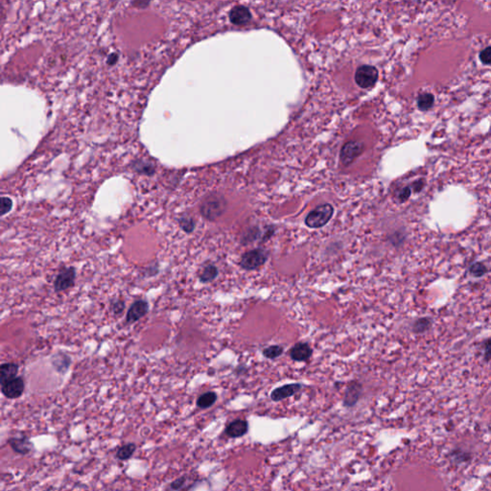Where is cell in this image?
Masks as SVG:
<instances>
[{
  "instance_id": "1",
  "label": "cell",
  "mask_w": 491,
  "mask_h": 491,
  "mask_svg": "<svg viewBox=\"0 0 491 491\" xmlns=\"http://www.w3.org/2000/svg\"><path fill=\"white\" fill-rule=\"evenodd\" d=\"M226 201L223 197L212 194L206 197L200 207L201 214L206 220L214 221L225 212Z\"/></svg>"
},
{
  "instance_id": "2",
  "label": "cell",
  "mask_w": 491,
  "mask_h": 491,
  "mask_svg": "<svg viewBox=\"0 0 491 491\" xmlns=\"http://www.w3.org/2000/svg\"><path fill=\"white\" fill-rule=\"evenodd\" d=\"M334 213V208L329 203H324L312 210L305 219V225L310 228H320L324 227Z\"/></svg>"
},
{
  "instance_id": "3",
  "label": "cell",
  "mask_w": 491,
  "mask_h": 491,
  "mask_svg": "<svg viewBox=\"0 0 491 491\" xmlns=\"http://www.w3.org/2000/svg\"><path fill=\"white\" fill-rule=\"evenodd\" d=\"M268 253L263 249H254L242 255L240 265L246 271H254L265 264Z\"/></svg>"
},
{
  "instance_id": "4",
  "label": "cell",
  "mask_w": 491,
  "mask_h": 491,
  "mask_svg": "<svg viewBox=\"0 0 491 491\" xmlns=\"http://www.w3.org/2000/svg\"><path fill=\"white\" fill-rule=\"evenodd\" d=\"M378 80V70L373 66H362L356 70L355 82L362 88H370Z\"/></svg>"
},
{
  "instance_id": "5",
  "label": "cell",
  "mask_w": 491,
  "mask_h": 491,
  "mask_svg": "<svg viewBox=\"0 0 491 491\" xmlns=\"http://www.w3.org/2000/svg\"><path fill=\"white\" fill-rule=\"evenodd\" d=\"M76 279V271L73 267L64 268L56 276L54 288L56 292H63L74 286Z\"/></svg>"
},
{
  "instance_id": "6",
  "label": "cell",
  "mask_w": 491,
  "mask_h": 491,
  "mask_svg": "<svg viewBox=\"0 0 491 491\" xmlns=\"http://www.w3.org/2000/svg\"><path fill=\"white\" fill-rule=\"evenodd\" d=\"M25 389V383L22 377L16 378L1 385V391L3 395L9 399H16L22 395Z\"/></svg>"
},
{
  "instance_id": "7",
  "label": "cell",
  "mask_w": 491,
  "mask_h": 491,
  "mask_svg": "<svg viewBox=\"0 0 491 491\" xmlns=\"http://www.w3.org/2000/svg\"><path fill=\"white\" fill-rule=\"evenodd\" d=\"M149 311V303L145 300H138L136 301L132 306L130 307L127 317H126V322L127 323H135L139 321L141 318H143Z\"/></svg>"
},
{
  "instance_id": "8",
  "label": "cell",
  "mask_w": 491,
  "mask_h": 491,
  "mask_svg": "<svg viewBox=\"0 0 491 491\" xmlns=\"http://www.w3.org/2000/svg\"><path fill=\"white\" fill-rule=\"evenodd\" d=\"M363 145L356 141H349L345 143L340 151V159L343 164L351 163L358 155L363 152Z\"/></svg>"
},
{
  "instance_id": "9",
  "label": "cell",
  "mask_w": 491,
  "mask_h": 491,
  "mask_svg": "<svg viewBox=\"0 0 491 491\" xmlns=\"http://www.w3.org/2000/svg\"><path fill=\"white\" fill-rule=\"evenodd\" d=\"M229 19L235 25H244L252 19V14L247 7L236 6L230 11Z\"/></svg>"
},
{
  "instance_id": "10",
  "label": "cell",
  "mask_w": 491,
  "mask_h": 491,
  "mask_svg": "<svg viewBox=\"0 0 491 491\" xmlns=\"http://www.w3.org/2000/svg\"><path fill=\"white\" fill-rule=\"evenodd\" d=\"M301 389H302L301 384L284 385L282 387H279V388L272 390V392L271 393V398L273 401H280V400H283L287 397L293 396Z\"/></svg>"
},
{
  "instance_id": "11",
  "label": "cell",
  "mask_w": 491,
  "mask_h": 491,
  "mask_svg": "<svg viewBox=\"0 0 491 491\" xmlns=\"http://www.w3.org/2000/svg\"><path fill=\"white\" fill-rule=\"evenodd\" d=\"M311 355H312L311 347L307 343H303V342L297 343L290 350L291 358L297 362L307 361L311 357Z\"/></svg>"
},
{
  "instance_id": "12",
  "label": "cell",
  "mask_w": 491,
  "mask_h": 491,
  "mask_svg": "<svg viewBox=\"0 0 491 491\" xmlns=\"http://www.w3.org/2000/svg\"><path fill=\"white\" fill-rule=\"evenodd\" d=\"M19 367L15 363H4L0 367V383H4L17 377Z\"/></svg>"
},
{
  "instance_id": "13",
  "label": "cell",
  "mask_w": 491,
  "mask_h": 491,
  "mask_svg": "<svg viewBox=\"0 0 491 491\" xmlns=\"http://www.w3.org/2000/svg\"><path fill=\"white\" fill-rule=\"evenodd\" d=\"M248 432V423L246 420L236 419L227 427L226 433L231 438H238L244 436Z\"/></svg>"
},
{
  "instance_id": "14",
  "label": "cell",
  "mask_w": 491,
  "mask_h": 491,
  "mask_svg": "<svg viewBox=\"0 0 491 491\" xmlns=\"http://www.w3.org/2000/svg\"><path fill=\"white\" fill-rule=\"evenodd\" d=\"M361 390H362V387L359 383H356V382L351 383L345 392V396H344V400H343L344 405L347 407L354 406L356 402L359 399L360 394H361Z\"/></svg>"
},
{
  "instance_id": "15",
  "label": "cell",
  "mask_w": 491,
  "mask_h": 491,
  "mask_svg": "<svg viewBox=\"0 0 491 491\" xmlns=\"http://www.w3.org/2000/svg\"><path fill=\"white\" fill-rule=\"evenodd\" d=\"M435 105V96L431 92H422L417 97V107L421 112L430 111Z\"/></svg>"
},
{
  "instance_id": "16",
  "label": "cell",
  "mask_w": 491,
  "mask_h": 491,
  "mask_svg": "<svg viewBox=\"0 0 491 491\" xmlns=\"http://www.w3.org/2000/svg\"><path fill=\"white\" fill-rule=\"evenodd\" d=\"M53 367L58 371L65 373L70 366V358L64 353H58L52 358Z\"/></svg>"
},
{
  "instance_id": "17",
  "label": "cell",
  "mask_w": 491,
  "mask_h": 491,
  "mask_svg": "<svg viewBox=\"0 0 491 491\" xmlns=\"http://www.w3.org/2000/svg\"><path fill=\"white\" fill-rule=\"evenodd\" d=\"M218 269L216 266L212 265V264H209L207 266H205L203 269V271H201L199 277H200V280L203 282V283H206V282H210L212 280H214L217 276H218Z\"/></svg>"
},
{
  "instance_id": "18",
  "label": "cell",
  "mask_w": 491,
  "mask_h": 491,
  "mask_svg": "<svg viewBox=\"0 0 491 491\" xmlns=\"http://www.w3.org/2000/svg\"><path fill=\"white\" fill-rule=\"evenodd\" d=\"M217 400V394L213 391H208L202 394L197 400V406L201 409H207L212 406Z\"/></svg>"
},
{
  "instance_id": "19",
  "label": "cell",
  "mask_w": 491,
  "mask_h": 491,
  "mask_svg": "<svg viewBox=\"0 0 491 491\" xmlns=\"http://www.w3.org/2000/svg\"><path fill=\"white\" fill-rule=\"evenodd\" d=\"M9 442H10L11 446L13 447V449L20 454H27L28 452H30V448H31L30 445H32V444H30V442L26 439H20V440L13 439V440H10Z\"/></svg>"
},
{
  "instance_id": "20",
  "label": "cell",
  "mask_w": 491,
  "mask_h": 491,
  "mask_svg": "<svg viewBox=\"0 0 491 491\" xmlns=\"http://www.w3.org/2000/svg\"><path fill=\"white\" fill-rule=\"evenodd\" d=\"M134 170L140 174H145V175H152L154 172V166L149 161H143V160H138L136 161L134 166Z\"/></svg>"
},
{
  "instance_id": "21",
  "label": "cell",
  "mask_w": 491,
  "mask_h": 491,
  "mask_svg": "<svg viewBox=\"0 0 491 491\" xmlns=\"http://www.w3.org/2000/svg\"><path fill=\"white\" fill-rule=\"evenodd\" d=\"M135 451H136V445L135 444L129 443V444L123 445L122 447L119 448V450L117 451V457H118L119 459L126 460V459H128V458L131 457V456L134 454Z\"/></svg>"
},
{
  "instance_id": "22",
  "label": "cell",
  "mask_w": 491,
  "mask_h": 491,
  "mask_svg": "<svg viewBox=\"0 0 491 491\" xmlns=\"http://www.w3.org/2000/svg\"><path fill=\"white\" fill-rule=\"evenodd\" d=\"M179 224H180L182 229L187 233L193 232L195 229V227H196V223H195L194 219L191 217H188V216H184V217L180 218Z\"/></svg>"
},
{
  "instance_id": "23",
  "label": "cell",
  "mask_w": 491,
  "mask_h": 491,
  "mask_svg": "<svg viewBox=\"0 0 491 491\" xmlns=\"http://www.w3.org/2000/svg\"><path fill=\"white\" fill-rule=\"evenodd\" d=\"M283 353V347L279 345H271L264 349L263 354L268 359H275Z\"/></svg>"
},
{
  "instance_id": "24",
  "label": "cell",
  "mask_w": 491,
  "mask_h": 491,
  "mask_svg": "<svg viewBox=\"0 0 491 491\" xmlns=\"http://www.w3.org/2000/svg\"><path fill=\"white\" fill-rule=\"evenodd\" d=\"M431 325V321L428 318H422L417 320L414 323L413 331L415 333H422L424 331L428 330Z\"/></svg>"
},
{
  "instance_id": "25",
  "label": "cell",
  "mask_w": 491,
  "mask_h": 491,
  "mask_svg": "<svg viewBox=\"0 0 491 491\" xmlns=\"http://www.w3.org/2000/svg\"><path fill=\"white\" fill-rule=\"evenodd\" d=\"M469 271L475 277H482L489 271V270L485 264H483L481 262H477L470 267Z\"/></svg>"
},
{
  "instance_id": "26",
  "label": "cell",
  "mask_w": 491,
  "mask_h": 491,
  "mask_svg": "<svg viewBox=\"0 0 491 491\" xmlns=\"http://www.w3.org/2000/svg\"><path fill=\"white\" fill-rule=\"evenodd\" d=\"M479 59L485 66H491V46H488L480 52Z\"/></svg>"
},
{
  "instance_id": "27",
  "label": "cell",
  "mask_w": 491,
  "mask_h": 491,
  "mask_svg": "<svg viewBox=\"0 0 491 491\" xmlns=\"http://www.w3.org/2000/svg\"><path fill=\"white\" fill-rule=\"evenodd\" d=\"M13 208V201L9 197H2L1 198V216L6 215L9 213Z\"/></svg>"
},
{
  "instance_id": "28",
  "label": "cell",
  "mask_w": 491,
  "mask_h": 491,
  "mask_svg": "<svg viewBox=\"0 0 491 491\" xmlns=\"http://www.w3.org/2000/svg\"><path fill=\"white\" fill-rule=\"evenodd\" d=\"M111 309H112V311L113 312V314L115 316H120L123 313L124 309H125V303H124L123 301L117 300V301H115V302H113L112 303Z\"/></svg>"
},
{
  "instance_id": "29",
  "label": "cell",
  "mask_w": 491,
  "mask_h": 491,
  "mask_svg": "<svg viewBox=\"0 0 491 491\" xmlns=\"http://www.w3.org/2000/svg\"><path fill=\"white\" fill-rule=\"evenodd\" d=\"M412 195V188L410 187H404L400 193H399V196H398V199L400 201V203H404L409 200V198L411 197Z\"/></svg>"
},
{
  "instance_id": "30",
  "label": "cell",
  "mask_w": 491,
  "mask_h": 491,
  "mask_svg": "<svg viewBox=\"0 0 491 491\" xmlns=\"http://www.w3.org/2000/svg\"><path fill=\"white\" fill-rule=\"evenodd\" d=\"M485 360L491 361V339L488 340L485 343Z\"/></svg>"
},
{
  "instance_id": "31",
  "label": "cell",
  "mask_w": 491,
  "mask_h": 491,
  "mask_svg": "<svg viewBox=\"0 0 491 491\" xmlns=\"http://www.w3.org/2000/svg\"><path fill=\"white\" fill-rule=\"evenodd\" d=\"M424 186H425V182H424L423 180H418V181H416L415 183H414V186H413L414 191H415V193L420 192V191L423 189Z\"/></svg>"
},
{
  "instance_id": "32",
  "label": "cell",
  "mask_w": 491,
  "mask_h": 491,
  "mask_svg": "<svg viewBox=\"0 0 491 491\" xmlns=\"http://www.w3.org/2000/svg\"><path fill=\"white\" fill-rule=\"evenodd\" d=\"M117 60H118V55L116 53H112L108 58V64L113 66V65L116 64Z\"/></svg>"
},
{
  "instance_id": "33",
  "label": "cell",
  "mask_w": 491,
  "mask_h": 491,
  "mask_svg": "<svg viewBox=\"0 0 491 491\" xmlns=\"http://www.w3.org/2000/svg\"><path fill=\"white\" fill-rule=\"evenodd\" d=\"M185 481H186V479H185V478H180L179 480H177L176 482H174V483H173V485H172V489H174V490H178V489H180V488L183 486V484H184V482H185Z\"/></svg>"
},
{
  "instance_id": "34",
  "label": "cell",
  "mask_w": 491,
  "mask_h": 491,
  "mask_svg": "<svg viewBox=\"0 0 491 491\" xmlns=\"http://www.w3.org/2000/svg\"><path fill=\"white\" fill-rule=\"evenodd\" d=\"M272 234H273V229H272V228H270V229L266 232V234L264 235V237H263V241H264V240H265V241H266V240H268L269 238L271 237Z\"/></svg>"
}]
</instances>
